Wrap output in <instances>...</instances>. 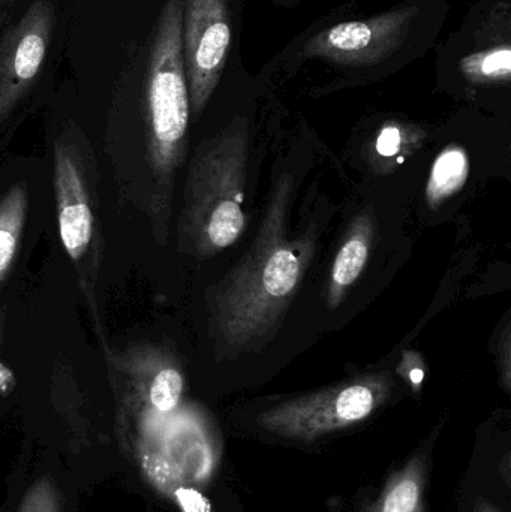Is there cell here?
<instances>
[{
  "label": "cell",
  "instance_id": "cell-13",
  "mask_svg": "<svg viewBox=\"0 0 511 512\" xmlns=\"http://www.w3.org/2000/svg\"><path fill=\"white\" fill-rule=\"evenodd\" d=\"M29 194L23 183L12 186L0 200V283L11 270L26 225Z\"/></svg>",
  "mask_w": 511,
  "mask_h": 512
},
{
  "label": "cell",
  "instance_id": "cell-7",
  "mask_svg": "<svg viewBox=\"0 0 511 512\" xmlns=\"http://www.w3.org/2000/svg\"><path fill=\"white\" fill-rule=\"evenodd\" d=\"M392 388L386 373L362 376L267 409L258 424L278 435L312 441L365 420L386 402Z\"/></svg>",
  "mask_w": 511,
  "mask_h": 512
},
{
  "label": "cell",
  "instance_id": "cell-9",
  "mask_svg": "<svg viewBox=\"0 0 511 512\" xmlns=\"http://www.w3.org/2000/svg\"><path fill=\"white\" fill-rule=\"evenodd\" d=\"M54 192L60 240L86 289L90 256L98 254V230L86 174L77 153L63 141L54 146Z\"/></svg>",
  "mask_w": 511,
  "mask_h": 512
},
{
  "label": "cell",
  "instance_id": "cell-20",
  "mask_svg": "<svg viewBox=\"0 0 511 512\" xmlns=\"http://www.w3.org/2000/svg\"><path fill=\"white\" fill-rule=\"evenodd\" d=\"M477 512H497L494 508L489 507V505H480L479 511Z\"/></svg>",
  "mask_w": 511,
  "mask_h": 512
},
{
  "label": "cell",
  "instance_id": "cell-3",
  "mask_svg": "<svg viewBox=\"0 0 511 512\" xmlns=\"http://www.w3.org/2000/svg\"><path fill=\"white\" fill-rule=\"evenodd\" d=\"M248 125L239 117L198 146L185 186L180 236L197 256L230 248L245 233Z\"/></svg>",
  "mask_w": 511,
  "mask_h": 512
},
{
  "label": "cell",
  "instance_id": "cell-17",
  "mask_svg": "<svg viewBox=\"0 0 511 512\" xmlns=\"http://www.w3.org/2000/svg\"><path fill=\"white\" fill-rule=\"evenodd\" d=\"M398 373L402 378H407L414 391H420L423 379H425V360L419 352L405 351L402 354L401 364L398 366Z\"/></svg>",
  "mask_w": 511,
  "mask_h": 512
},
{
  "label": "cell",
  "instance_id": "cell-8",
  "mask_svg": "<svg viewBox=\"0 0 511 512\" xmlns=\"http://www.w3.org/2000/svg\"><path fill=\"white\" fill-rule=\"evenodd\" d=\"M56 26L51 0H32L0 41V125L29 92L44 65Z\"/></svg>",
  "mask_w": 511,
  "mask_h": 512
},
{
  "label": "cell",
  "instance_id": "cell-6",
  "mask_svg": "<svg viewBox=\"0 0 511 512\" xmlns=\"http://www.w3.org/2000/svg\"><path fill=\"white\" fill-rule=\"evenodd\" d=\"M245 0H183L182 45L191 113L203 114L239 47Z\"/></svg>",
  "mask_w": 511,
  "mask_h": 512
},
{
  "label": "cell",
  "instance_id": "cell-11",
  "mask_svg": "<svg viewBox=\"0 0 511 512\" xmlns=\"http://www.w3.org/2000/svg\"><path fill=\"white\" fill-rule=\"evenodd\" d=\"M375 222L371 210L360 213L345 234L341 249L330 271L327 304L335 310L345 300L351 286L359 280L371 255L374 242Z\"/></svg>",
  "mask_w": 511,
  "mask_h": 512
},
{
  "label": "cell",
  "instance_id": "cell-2",
  "mask_svg": "<svg viewBox=\"0 0 511 512\" xmlns=\"http://www.w3.org/2000/svg\"><path fill=\"white\" fill-rule=\"evenodd\" d=\"M449 0H405L371 17L317 23L269 65H321L345 80H369L419 59L434 45Z\"/></svg>",
  "mask_w": 511,
  "mask_h": 512
},
{
  "label": "cell",
  "instance_id": "cell-5",
  "mask_svg": "<svg viewBox=\"0 0 511 512\" xmlns=\"http://www.w3.org/2000/svg\"><path fill=\"white\" fill-rule=\"evenodd\" d=\"M438 71L473 90L511 83V0H480L438 47Z\"/></svg>",
  "mask_w": 511,
  "mask_h": 512
},
{
  "label": "cell",
  "instance_id": "cell-1",
  "mask_svg": "<svg viewBox=\"0 0 511 512\" xmlns=\"http://www.w3.org/2000/svg\"><path fill=\"white\" fill-rule=\"evenodd\" d=\"M293 191L290 174H281L251 249L213 292L212 328L225 354H239L269 336L308 270L314 239L288 237Z\"/></svg>",
  "mask_w": 511,
  "mask_h": 512
},
{
  "label": "cell",
  "instance_id": "cell-12",
  "mask_svg": "<svg viewBox=\"0 0 511 512\" xmlns=\"http://www.w3.org/2000/svg\"><path fill=\"white\" fill-rule=\"evenodd\" d=\"M470 176V158L464 147L447 146L435 159L426 186V201L431 209L443 206L458 194Z\"/></svg>",
  "mask_w": 511,
  "mask_h": 512
},
{
  "label": "cell",
  "instance_id": "cell-18",
  "mask_svg": "<svg viewBox=\"0 0 511 512\" xmlns=\"http://www.w3.org/2000/svg\"><path fill=\"white\" fill-rule=\"evenodd\" d=\"M177 499H179L180 507L185 512H210L209 501L204 498L200 493L191 489H180L177 492Z\"/></svg>",
  "mask_w": 511,
  "mask_h": 512
},
{
  "label": "cell",
  "instance_id": "cell-21",
  "mask_svg": "<svg viewBox=\"0 0 511 512\" xmlns=\"http://www.w3.org/2000/svg\"><path fill=\"white\" fill-rule=\"evenodd\" d=\"M8 2H12V0H0V5H2V3H8Z\"/></svg>",
  "mask_w": 511,
  "mask_h": 512
},
{
  "label": "cell",
  "instance_id": "cell-10",
  "mask_svg": "<svg viewBox=\"0 0 511 512\" xmlns=\"http://www.w3.org/2000/svg\"><path fill=\"white\" fill-rule=\"evenodd\" d=\"M108 358L134 394L153 411L170 414L179 406L185 378L170 352L155 345H135L110 352Z\"/></svg>",
  "mask_w": 511,
  "mask_h": 512
},
{
  "label": "cell",
  "instance_id": "cell-15",
  "mask_svg": "<svg viewBox=\"0 0 511 512\" xmlns=\"http://www.w3.org/2000/svg\"><path fill=\"white\" fill-rule=\"evenodd\" d=\"M422 138L423 132L416 126L399 122V120H389L381 125L375 135V153L384 159L396 158L405 150L413 149L417 141Z\"/></svg>",
  "mask_w": 511,
  "mask_h": 512
},
{
  "label": "cell",
  "instance_id": "cell-14",
  "mask_svg": "<svg viewBox=\"0 0 511 512\" xmlns=\"http://www.w3.org/2000/svg\"><path fill=\"white\" fill-rule=\"evenodd\" d=\"M372 512H422V474L416 463L390 481Z\"/></svg>",
  "mask_w": 511,
  "mask_h": 512
},
{
  "label": "cell",
  "instance_id": "cell-4",
  "mask_svg": "<svg viewBox=\"0 0 511 512\" xmlns=\"http://www.w3.org/2000/svg\"><path fill=\"white\" fill-rule=\"evenodd\" d=\"M183 0H165L150 47L146 74V141L150 170L171 185L188 141V80L182 45Z\"/></svg>",
  "mask_w": 511,
  "mask_h": 512
},
{
  "label": "cell",
  "instance_id": "cell-19",
  "mask_svg": "<svg viewBox=\"0 0 511 512\" xmlns=\"http://www.w3.org/2000/svg\"><path fill=\"white\" fill-rule=\"evenodd\" d=\"M14 382V373L0 361V393L11 390L14 387Z\"/></svg>",
  "mask_w": 511,
  "mask_h": 512
},
{
  "label": "cell",
  "instance_id": "cell-16",
  "mask_svg": "<svg viewBox=\"0 0 511 512\" xmlns=\"http://www.w3.org/2000/svg\"><path fill=\"white\" fill-rule=\"evenodd\" d=\"M18 512H59L56 490L50 481L36 483L27 493Z\"/></svg>",
  "mask_w": 511,
  "mask_h": 512
}]
</instances>
